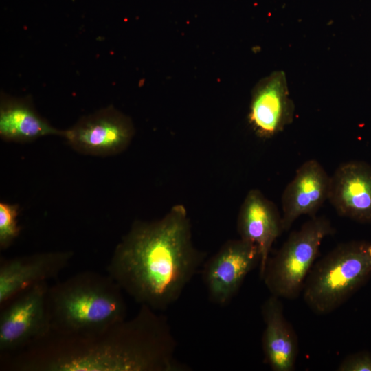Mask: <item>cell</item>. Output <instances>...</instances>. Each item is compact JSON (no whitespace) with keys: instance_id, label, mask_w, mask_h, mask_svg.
Masks as SVG:
<instances>
[{"instance_id":"obj_17","label":"cell","mask_w":371,"mask_h":371,"mask_svg":"<svg viewBox=\"0 0 371 371\" xmlns=\"http://www.w3.org/2000/svg\"><path fill=\"white\" fill-rule=\"evenodd\" d=\"M339 371H371V353L361 351L345 357L337 367Z\"/></svg>"},{"instance_id":"obj_6","label":"cell","mask_w":371,"mask_h":371,"mask_svg":"<svg viewBox=\"0 0 371 371\" xmlns=\"http://www.w3.org/2000/svg\"><path fill=\"white\" fill-rule=\"evenodd\" d=\"M47 281L19 292L1 306L0 353L12 355L51 330Z\"/></svg>"},{"instance_id":"obj_4","label":"cell","mask_w":371,"mask_h":371,"mask_svg":"<svg viewBox=\"0 0 371 371\" xmlns=\"http://www.w3.org/2000/svg\"><path fill=\"white\" fill-rule=\"evenodd\" d=\"M371 276V243H344L313 267L302 290L307 306L317 315L344 303Z\"/></svg>"},{"instance_id":"obj_2","label":"cell","mask_w":371,"mask_h":371,"mask_svg":"<svg viewBox=\"0 0 371 371\" xmlns=\"http://www.w3.org/2000/svg\"><path fill=\"white\" fill-rule=\"evenodd\" d=\"M206 256L194 245L186 210L177 205L158 220L135 221L106 271L137 303L163 311L179 299Z\"/></svg>"},{"instance_id":"obj_12","label":"cell","mask_w":371,"mask_h":371,"mask_svg":"<svg viewBox=\"0 0 371 371\" xmlns=\"http://www.w3.org/2000/svg\"><path fill=\"white\" fill-rule=\"evenodd\" d=\"M330 176L315 159L303 163L282 196V225L288 231L301 216H315L328 199Z\"/></svg>"},{"instance_id":"obj_13","label":"cell","mask_w":371,"mask_h":371,"mask_svg":"<svg viewBox=\"0 0 371 371\" xmlns=\"http://www.w3.org/2000/svg\"><path fill=\"white\" fill-rule=\"evenodd\" d=\"M237 229L240 239L257 248L260 256L259 276L261 277L272 245L283 232L282 216L276 205L260 191L251 190L240 207Z\"/></svg>"},{"instance_id":"obj_15","label":"cell","mask_w":371,"mask_h":371,"mask_svg":"<svg viewBox=\"0 0 371 371\" xmlns=\"http://www.w3.org/2000/svg\"><path fill=\"white\" fill-rule=\"evenodd\" d=\"M65 130L52 126L34 109L31 98L0 97V137L8 142L27 143L48 135L63 137Z\"/></svg>"},{"instance_id":"obj_16","label":"cell","mask_w":371,"mask_h":371,"mask_svg":"<svg viewBox=\"0 0 371 371\" xmlns=\"http://www.w3.org/2000/svg\"><path fill=\"white\" fill-rule=\"evenodd\" d=\"M19 206L17 204L0 203V249H8L19 236L21 227L17 216Z\"/></svg>"},{"instance_id":"obj_3","label":"cell","mask_w":371,"mask_h":371,"mask_svg":"<svg viewBox=\"0 0 371 371\" xmlns=\"http://www.w3.org/2000/svg\"><path fill=\"white\" fill-rule=\"evenodd\" d=\"M123 290L109 275L83 271L49 287L51 330L60 334L103 330L126 319Z\"/></svg>"},{"instance_id":"obj_5","label":"cell","mask_w":371,"mask_h":371,"mask_svg":"<svg viewBox=\"0 0 371 371\" xmlns=\"http://www.w3.org/2000/svg\"><path fill=\"white\" fill-rule=\"evenodd\" d=\"M334 231L328 218L315 216L289 235L260 277L271 295L287 300L300 295L323 240Z\"/></svg>"},{"instance_id":"obj_7","label":"cell","mask_w":371,"mask_h":371,"mask_svg":"<svg viewBox=\"0 0 371 371\" xmlns=\"http://www.w3.org/2000/svg\"><path fill=\"white\" fill-rule=\"evenodd\" d=\"M134 131L131 120L111 105L82 117L63 138L79 153L109 156L124 150Z\"/></svg>"},{"instance_id":"obj_9","label":"cell","mask_w":371,"mask_h":371,"mask_svg":"<svg viewBox=\"0 0 371 371\" xmlns=\"http://www.w3.org/2000/svg\"><path fill=\"white\" fill-rule=\"evenodd\" d=\"M294 113L283 71L271 73L254 87L248 120L258 137L269 139L278 135L291 124Z\"/></svg>"},{"instance_id":"obj_14","label":"cell","mask_w":371,"mask_h":371,"mask_svg":"<svg viewBox=\"0 0 371 371\" xmlns=\"http://www.w3.org/2000/svg\"><path fill=\"white\" fill-rule=\"evenodd\" d=\"M265 323L262 348L266 363L273 371H292L298 355L297 335L286 319L280 298L271 295L262 304Z\"/></svg>"},{"instance_id":"obj_8","label":"cell","mask_w":371,"mask_h":371,"mask_svg":"<svg viewBox=\"0 0 371 371\" xmlns=\"http://www.w3.org/2000/svg\"><path fill=\"white\" fill-rule=\"evenodd\" d=\"M260 256L257 248L243 240L227 241L205 261L201 275L210 301L227 305L240 289L248 273L257 265Z\"/></svg>"},{"instance_id":"obj_10","label":"cell","mask_w":371,"mask_h":371,"mask_svg":"<svg viewBox=\"0 0 371 371\" xmlns=\"http://www.w3.org/2000/svg\"><path fill=\"white\" fill-rule=\"evenodd\" d=\"M74 255L72 251H55L1 258V306L23 290L57 276Z\"/></svg>"},{"instance_id":"obj_11","label":"cell","mask_w":371,"mask_h":371,"mask_svg":"<svg viewBox=\"0 0 371 371\" xmlns=\"http://www.w3.org/2000/svg\"><path fill=\"white\" fill-rule=\"evenodd\" d=\"M328 200L339 216L371 223V165L362 161L341 164L330 176Z\"/></svg>"},{"instance_id":"obj_1","label":"cell","mask_w":371,"mask_h":371,"mask_svg":"<svg viewBox=\"0 0 371 371\" xmlns=\"http://www.w3.org/2000/svg\"><path fill=\"white\" fill-rule=\"evenodd\" d=\"M141 305L131 319L87 334L50 330L12 355L16 371H183L168 319Z\"/></svg>"}]
</instances>
